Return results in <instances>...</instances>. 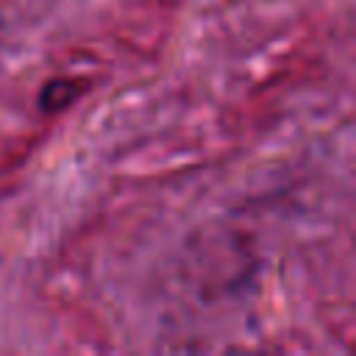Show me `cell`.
<instances>
[{"label": "cell", "instance_id": "cell-1", "mask_svg": "<svg viewBox=\"0 0 356 356\" xmlns=\"http://www.w3.org/2000/svg\"><path fill=\"white\" fill-rule=\"evenodd\" d=\"M83 92V83L75 81V78H67V75H58V78H50L42 89H39V97H36V108L42 114H58L64 108H70Z\"/></svg>", "mask_w": 356, "mask_h": 356}]
</instances>
